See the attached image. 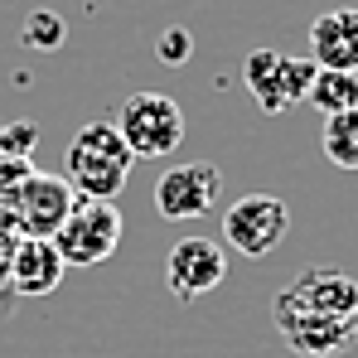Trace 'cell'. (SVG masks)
I'll return each mask as SVG.
<instances>
[{
  "label": "cell",
  "instance_id": "6da1fadb",
  "mask_svg": "<svg viewBox=\"0 0 358 358\" xmlns=\"http://www.w3.org/2000/svg\"><path fill=\"white\" fill-rule=\"evenodd\" d=\"M131 165H136V155L126 150V141L112 121L78 126L68 150H63V179L83 199H117L131 179Z\"/></svg>",
  "mask_w": 358,
  "mask_h": 358
},
{
  "label": "cell",
  "instance_id": "7a4b0ae2",
  "mask_svg": "<svg viewBox=\"0 0 358 358\" xmlns=\"http://www.w3.org/2000/svg\"><path fill=\"white\" fill-rule=\"evenodd\" d=\"M126 141V150L136 160H165L175 155L179 141H184V112H179L175 97L165 92H131L126 102L117 107V121H112Z\"/></svg>",
  "mask_w": 358,
  "mask_h": 358
},
{
  "label": "cell",
  "instance_id": "3957f363",
  "mask_svg": "<svg viewBox=\"0 0 358 358\" xmlns=\"http://www.w3.org/2000/svg\"><path fill=\"white\" fill-rule=\"evenodd\" d=\"M121 228L126 223H121V208L112 199H83L78 194L73 213L63 218V228L49 242L59 247V257L68 266H97L121 247Z\"/></svg>",
  "mask_w": 358,
  "mask_h": 358
},
{
  "label": "cell",
  "instance_id": "277c9868",
  "mask_svg": "<svg viewBox=\"0 0 358 358\" xmlns=\"http://www.w3.org/2000/svg\"><path fill=\"white\" fill-rule=\"evenodd\" d=\"M315 73H320L315 59H286L276 49H252L242 63V83L266 117H281L286 107L305 102L310 87H315Z\"/></svg>",
  "mask_w": 358,
  "mask_h": 358
},
{
  "label": "cell",
  "instance_id": "5b68a950",
  "mask_svg": "<svg viewBox=\"0 0 358 358\" xmlns=\"http://www.w3.org/2000/svg\"><path fill=\"white\" fill-rule=\"evenodd\" d=\"M291 233V208L276 194H242L223 213V242L242 257H266Z\"/></svg>",
  "mask_w": 358,
  "mask_h": 358
},
{
  "label": "cell",
  "instance_id": "8992f818",
  "mask_svg": "<svg viewBox=\"0 0 358 358\" xmlns=\"http://www.w3.org/2000/svg\"><path fill=\"white\" fill-rule=\"evenodd\" d=\"M78 203V189L63 175H44V170H29L15 203H10V218L20 228V238H54L63 228V218L73 213Z\"/></svg>",
  "mask_w": 358,
  "mask_h": 358
},
{
  "label": "cell",
  "instance_id": "52a82bcc",
  "mask_svg": "<svg viewBox=\"0 0 358 358\" xmlns=\"http://www.w3.org/2000/svg\"><path fill=\"white\" fill-rule=\"evenodd\" d=\"M271 320H276V334L286 339V349L296 358H334L354 344V320H339V315L296 310L286 300H271Z\"/></svg>",
  "mask_w": 358,
  "mask_h": 358
},
{
  "label": "cell",
  "instance_id": "ba28073f",
  "mask_svg": "<svg viewBox=\"0 0 358 358\" xmlns=\"http://www.w3.org/2000/svg\"><path fill=\"white\" fill-rule=\"evenodd\" d=\"M223 194V170L208 165V160H194V165H170L165 175L155 179V213L170 218V223H189V218H203Z\"/></svg>",
  "mask_w": 358,
  "mask_h": 358
},
{
  "label": "cell",
  "instance_id": "9c48e42d",
  "mask_svg": "<svg viewBox=\"0 0 358 358\" xmlns=\"http://www.w3.org/2000/svg\"><path fill=\"white\" fill-rule=\"evenodd\" d=\"M228 276V252L213 238H179L165 257V281L179 300H199L218 291Z\"/></svg>",
  "mask_w": 358,
  "mask_h": 358
},
{
  "label": "cell",
  "instance_id": "30bf717a",
  "mask_svg": "<svg viewBox=\"0 0 358 358\" xmlns=\"http://www.w3.org/2000/svg\"><path fill=\"white\" fill-rule=\"evenodd\" d=\"M276 300L296 305V310H320V315H339L354 320L358 315V281L339 266H305L291 286H281Z\"/></svg>",
  "mask_w": 358,
  "mask_h": 358
},
{
  "label": "cell",
  "instance_id": "8fae6325",
  "mask_svg": "<svg viewBox=\"0 0 358 358\" xmlns=\"http://www.w3.org/2000/svg\"><path fill=\"white\" fill-rule=\"evenodd\" d=\"M310 59L320 68H339V73H358V10L339 5L324 10L310 24Z\"/></svg>",
  "mask_w": 358,
  "mask_h": 358
},
{
  "label": "cell",
  "instance_id": "7c38bea8",
  "mask_svg": "<svg viewBox=\"0 0 358 358\" xmlns=\"http://www.w3.org/2000/svg\"><path fill=\"white\" fill-rule=\"evenodd\" d=\"M68 262L59 257V247L49 238H20L10 252V286L15 296H49L59 291Z\"/></svg>",
  "mask_w": 358,
  "mask_h": 358
},
{
  "label": "cell",
  "instance_id": "4fadbf2b",
  "mask_svg": "<svg viewBox=\"0 0 358 358\" xmlns=\"http://www.w3.org/2000/svg\"><path fill=\"white\" fill-rule=\"evenodd\" d=\"M315 112L324 117H339V112H354L358 107V73H339V68H320L315 73V87L305 97Z\"/></svg>",
  "mask_w": 358,
  "mask_h": 358
},
{
  "label": "cell",
  "instance_id": "5bb4252c",
  "mask_svg": "<svg viewBox=\"0 0 358 358\" xmlns=\"http://www.w3.org/2000/svg\"><path fill=\"white\" fill-rule=\"evenodd\" d=\"M320 145H324L334 170H358V107L354 112H339V117H324Z\"/></svg>",
  "mask_w": 358,
  "mask_h": 358
},
{
  "label": "cell",
  "instance_id": "9a60e30c",
  "mask_svg": "<svg viewBox=\"0 0 358 358\" xmlns=\"http://www.w3.org/2000/svg\"><path fill=\"white\" fill-rule=\"evenodd\" d=\"M20 39H24V49L54 54V49H63V39H68V24H63L59 10H29L24 24H20Z\"/></svg>",
  "mask_w": 358,
  "mask_h": 358
},
{
  "label": "cell",
  "instance_id": "2e32d148",
  "mask_svg": "<svg viewBox=\"0 0 358 358\" xmlns=\"http://www.w3.org/2000/svg\"><path fill=\"white\" fill-rule=\"evenodd\" d=\"M34 145H39L34 121H10V126H0V160H29Z\"/></svg>",
  "mask_w": 358,
  "mask_h": 358
},
{
  "label": "cell",
  "instance_id": "e0dca14e",
  "mask_svg": "<svg viewBox=\"0 0 358 358\" xmlns=\"http://www.w3.org/2000/svg\"><path fill=\"white\" fill-rule=\"evenodd\" d=\"M155 54H160V63H170V68H179V63H189V54H194V34L189 29H165L160 34V44H155Z\"/></svg>",
  "mask_w": 358,
  "mask_h": 358
},
{
  "label": "cell",
  "instance_id": "ac0fdd59",
  "mask_svg": "<svg viewBox=\"0 0 358 358\" xmlns=\"http://www.w3.org/2000/svg\"><path fill=\"white\" fill-rule=\"evenodd\" d=\"M354 339H358V315H354Z\"/></svg>",
  "mask_w": 358,
  "mask_h": 358
}]
</instances>
